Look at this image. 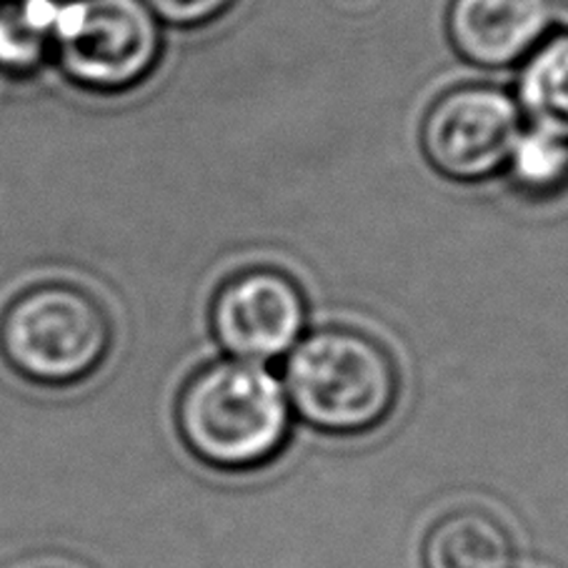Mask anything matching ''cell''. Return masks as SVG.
I'll list each match as a JSON object with an SVG mask.
<instances>
[{
  "mask_svg": "<svg viewBox=\"0 0 568 568\" xmlns=\"http://www.w3.org/2000/svg\"><path fill=\"white\" fill-rule=\"evenodd\" d=\"M175 428L199 464L221 474H253L276 464L288 448L293 410L273 371L221 358L183 384Z\"/></svg>",
  "mask_w": 568,
  "mask_h": 568,
  "instance_id": "1",
  "label": "cell"
},
{
  "mask_svg": "<svg viewBox=\"0 0 568 568\" xmlns=\"http://www.w3.org/2000/svg\"><path fill=\"white\" fill-rule=\"evenodd\" d=\"M293 416L326 436L374 434L400 396L396 358L368 333L323 326L303 336L283 366Z\"/></svg>",
  "mask_w": 568,
  "mask_h": 568,
  "instance_id": "2",
  "label": "cell"
},
{
  "mask_svg": "<svg viewBox=\"0 0 568 568\" xmlns=\"http://www.w3.org/2000/svg\"><path fill=\"white\" fill-rule=\"evenodd\" d=\"M111 348V316L91 291L75 283H36L0 313V356L28 384H83L101 371Z\"/></svg>",
  "mask_w": 568,
  "mask_h": 568,
  "instance_id": "3",
  "label": "cell"
},
{
  "mask_svg": "<svg viewBox=\"0 0 568 568\" xmlns=\"http://www.w3.org/2000/svg\"><path fill=\"white\" fill-rule=\"evenodd\" d=\"M163 55V26L143 0H61L51 65L95 95L143 85Z\"/></svg>",
  "mask_w": 568,
  "mask_h": 568,
  "instance_id": "4",
  "label": "cell"
},
{
  "mask_svg": "<svg viewBox=\"0 0 568 568\" xmlns=\"http://www.w3.org/2000/svg\"><path fill=\"white\" fill-rule=\"evenodd\" d=\"M524 129L511 93L491 83H464L428 105L420 123V151L444 179L484 183L504 173Z\"/></svg>",
  "mask_w": 568,
  "mask_h": 568,
  "instance_id": "5",
  "label": "cell"
},
{
  "mask_svg": "<svg viewBox=\"0 0 568 568\" xmlns=\"http://www.w3.org/2000/svg\"><path fill=\"white\" fill-rule=\"evenodd\" d=\"M209 326L225 358L266 366L286 358L306 336V293L281 268H243L215 288Z\"/></svg>",
  "mask_w": 568,
  "mask_h": 568,
  "instance_id": "6",
  "label": "cell"
},
{
  "mask_svg": "<svg viewBox=\"0 0 568 568\" xmlns=\"http://www.w3.org/2000/svg\"><path fill=\"white\" fill-rule=\"evenodd\" d=\"M551 23L548 0H450L446 11L450 48L484 71L521 65L546 41Z\"/></svg>",
  "mask_w": 568,
  "mask_h": 568,
  "instance_id": "7",
  "label": "cell"
},
{
  "mask_svg": "<svg viewBox=\"0 0 568 568\" xmlns=\"http://www.w3.org/2000/svg\"><path fill=\"white\" fill-rule=\"evenodd\" d=\"M508 528L484 508H458L428 528L424 568H514Z\"/></svg>",
  "mask_w": 568,
  "mask_h": 568,
  "instance_id": "8",
  "label": "cell"
},
{
  "mask_svg": "<svg viewBox=\"0 0 568 568\" xmlns=\"http://www.w3.org/2000/svg\"><path fill=\"white\" fill-rule=\"evenodd\" d=\"M514 98L528 129L568 143V31L546 38L518 65Z\"/></svg>",
  "mask_w": 568,
  "mask_h": 568,
  "instance_id": "9",
  "label": "cell"
},
{
  "mask_svg": "<svg viewBox=\"0 0 568 568\" xmlns=\"http://www.w3.org/2000/svg\"><path fill=\"white\" fill-rule=\"evenodd\" d=\"M61 0H0V73L33 78L51 65Z\"/></svg>",
  "mask_w": 568,
  "mask_h": 568,
  "instance_id": "10",
  "label": "cell"
},
{
  "mask_svg": "<svg viewBox=\"0 0 568 568\" xmlns=\"http://www.w3.org/2000/svg\"><path fill=\"white\" fill-rule=\"evenodd\" d=\"M504 173L528 199H554L568 189V143L526 125Z\"/></svg>",
  "mask_w": 568,
  "mask_h": 568,
  "instance_id": "11",
  "label": "cell"
},
{
  "mask_svg": "<svg viewBox=\"0 0 568 568\" xmlns=\"http://www.w3.org/2000/svg\"><path fill=\"white\" fill-rule=\"evenodd\" d=\"M161 26H173L181 31L211 26L231 11L239 0H143Z\"/></svg>",
  "mask_w": 568,
  "mask_h": 568,
  "instance_id": "12",
  "label": "cell"
},
{
  "mask_svg": "<svg viewBox=\"0 0 568 568\" xmlns=\"http://www.w3.org/2000/svg\"><path fill=\"white\" fill-rule=\"evenodd\" d=\"M548 6H551L554 23H558L564 31H568V0H548Z\"/></svg>",
  "mask_w": 568,
  "mask_h": 568,
  "instance_id": "13",
  "label": "cell"
}]
</instances>
